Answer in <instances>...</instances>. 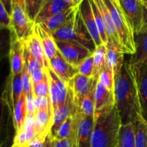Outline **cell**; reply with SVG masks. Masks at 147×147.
<instances>
[{
  "instance_id": "24",
  "label": "cell",
  "mask_w": 147,
  "mask_h": 147,
  "mask_svg": "<svg viewBox=\"0 0 147 147\" xmlns=\"http://www.w3.org/2000/svg\"><path fill=\"white\" fill-rule=\"evenodd\" d=\"M76 128H77V121L76 115L70 116L62 122L57 128L55 131L51 132L52 136L57 139H64L70 138L76 135Z\"/></svg>"
},
{
  "instance_id": "31",
  "label": "cell",
  "mask_w": 147,
  "mask_h": 147,
  "mask_svg": "<svg viewBox=\"0 0 147 147\" xmlns=\"http://www.w3.org/2000/svg\"><path fill=\"white\" fill-rule=\"evenodd\" d=\"M90 4H91L92 10H93V14H94L95 19H96V24H97L98 28L99 33H100V37H101L102 41L103 44H107L108 43V37L106 35V30H105L104 22H103V19L102 17L101 12L100 11L98 6L95 0H90Z\"/></svg>"
},
{
  "instance_id": "11",
  "label": "cell",
  "mask_w": 147,
  "mask_h": 147,
  "mask_svg": "<svg viewBox=\"0 0 147 147\" xmlns=\"http://www.w3.org/2000/svg\"><path fill=\"white\" fill-rule=\"evenodd\" d=\"M77 113L76 102L71 88L67 85V95L65 101L63 105L57 107L54 111L53 118V127L51 132L57 129V127L64 122L68 117L73 116Z\"/></svg>"
},
{
  "instance_id": "43",
  "label": "cell",
  "mask_w": 147,
  "mask_h": 147,
  "mask_svg": "<svg viewBox=\"0 0 147 147\" xmlns=\"http://www.w3.org/2000/svg\"><path fill=\"white\" fill-rule=\"evenodd\" d=\"M47 139V138H46ZM46 139H42L36 136L32 141L30 142L28 147H45L46 145Z\"/></svg>"
},
{
  "instance_id": "9",
  "label": "cell",
  "mask_w": 147,
  "mask_h": 147,
  "mask_svg": "<svg viewBox=\"0 0 147 147\" xmlns=\"http://www.w3.org/2000/svg\"><path fill=\"white\" fill-rule=\"evenodd\" d=\"M77 128H76V141L77 147H91L90 141L94 128L95 118L77 112L76 114Z\"/></svg>"
},
{
  "instance_id": "34",
  "label": "cell",
  "mask_w": 147,
  "mask_h": 147,
  "mask_svg": "<svg viewBox=\"0 0 147 147\" xmlns=\"http://www.w3.org/2000/svg\"><path fill=\"white\" fill-rule=\"evenodd\" d=\"M33 93L35 97H50V82L45 68V74L42 80L32 84Z\"/></svg>"
},
{
  "instance_id": "28",
  "label": "cell",
  "mask_w": 147,
  "mask_h": 147,
  "mask_svg": "<svg viewBox=\"0 0 147 147\" xmlns=\"http://www.w3.org/2000/svg\"><path fill=\"white\" fill-rule=\"evenodd\" d=\"M116 147H135L134 131L132 122L121 125Z\"/></svg>"
},
{
  "instance_id": "16",
  "label": "cell",
  "mask_w": 147,
  "mask_h": 147,
  "mask_svg": "<svg viewBox=\"0 0 147 147\" xmlns=\"http://www.w3.org/2000/svg\"><path fill=\"white\" fill-rule=\"evenodd\" d=\"M106 65L113 71L114 78L119 74L124 63V53L119 46L111 41H108L106 44Z\"/></svg>"
},
{
  "instance_id": "27",
  "label": "cell",
  "mask_w": 147,
  "mask_h": 147,
  "mask_svg": "<svg viewBox=\"0 0 147 147\" xmlns=\"http://www.w3.org/2000/svg\"><path fill=\"white\" fill-rule=\"evenodd\" d=\"M97 81H96V82H97ZM96 82L93 86V89L90 90V92L88 95H86L83 98L76 102L77 112H80V113L87 115V116H95L94 91Z\"/></svg>"
},
{
  "instance_id": "22",
  "label": "cell",
  "mask_w": 147,
  "mask_h": 147,
  "mask_svg": "<svg viewBox=\"0 0 147 147\" xmlns=\"http://www.w3.org/2000/svg\"><path fill=\"white\" fill-rule=\"evenodd\" d=\"M23 42H24V47L27 49V50L37 60H38L43 66L45 67L47 65V58L45 54L44 49H43L40 37L36 33L35 30L32 35L23 40Z\"/></svg>"
},
{
  "instance_id": "12",
  "label": "cell",
  "mask_w": 147,
  "mask_h": 147,
  "mask_svg": "<svg viewBox=\"0 0 147 147\" xmlns=\"http://www.w3.org/2000/svg\"><path fill=\"white\" fill-rule=\"evenodd\" d=\"M80 13L85 25L87 27L90 36L94 41L96 47L103 44L96 24L90 0H83L80 6Z\"/></svg>"
},
{
  "instance_id": "17",
  "label": "cell",
  "mask_w": 147,
  "mask_h": 147,
  "mask_svg": "<svg viewBox=\"0 0 147 147\" xmlns=\"http://www.w3.org/2000/svg\"><path fill=\"white\" fill-rule=\"evenodd\" d=\"M34 30L38 37H40L47 60H50L58 52V48L53 34L49 30H47L41 23H37V24L35 23Z\"/></svg>"
},
{
  "instance_id": "6",
  "label": "cell",
  "mask_w": 147,
  "mask_h": 147,
  "mask_svg": "<svg viewBox=\"0 0 147 147\" xmlns=\"http://www.w3.org/2000/svg\"><path fill=\"white\" fill-rule=\"evenodd\" d=\"M55 42L58 50L63 57L76 66L93 53L90 49L78 42L59 40H55Z\"/></svg>"
},
{
  "instance_id": "23",
  "label": "cell",
  "mask_w": 147,
  "mask_h": 147,
  "mask_svg": "<svg viewBox=\"0 0 147 147\" xmlns=\"http://www.w3.org/2000/svg\"><path fill=\"white\" fill-rule=\"evenodd\" d=\"M136 69L138 73L142 114L144 118L147 121V63L142 67Z\"/></svg>"
},
{
  "instance_id": "7",
  "label": "cell",
  "mask_w": 147,
  "mask_h": 147,
  "mask_svg": "<svg viewBox=\"0 0 147 147\" xmlns=\"http://www.w3.org/2000/svg\"><path fill=\"white\" fill-rule=\"evenodd\" d=\"M119 4L129 20L135 36L143 28V7L141 0H119Z\"/></svg>"
},
{
  "instance_id": "38",
  "label": "cell",
  "mask_w": 147,
  "mask_h": 147,
  "mask_svg": "<svg viewBox=\"0 0 147 147\" xmlns=\"http://www.w3.org/2000/svg\"><path fill=\"white\" fill-rule=\"evenodd\" d=\"M22 78L23 83V93L27 95L32 91V82L30 74L25 63L22 71Z\"/></svg>"
},
{
  "instance_id": "25",
  "label": "cell",
  "mask_w": 147,
  "mask_h": 147,
  "mask_svg": "<svg viewBox=\"0 0 147 147\" xmlns=\"http://www.w3.org/2000/svg\"><path fill=\"white\" fill-rule=\"evenodd\" d=\"M134 131L135 147H147V121L142 115L132 122Z\"/></svg>"
},
{
  "instance_id": "13",
  "label": "cell",
  "mask_w": 147,
  "mask_h": 147,
  "mask_svg": "<svg viewBox=\"0 0 147 147\" xmlns=\"http://www.w3.org/2000/svg\"><path fill=\"white\" fill-rule=\"evenodd\" d=\"M95 115L108 110L115 106L114 93L106 89L98 79L94 91Z\"/></svg>"
},
{
  "instance_id": "40",
  "label": "cell",
  "mask_w": 147,
  "mask_h": 147,
  "mask_svg": "<svg viewBox=\"0 0 147 147\" xmlns=\"http://www.w3.org/2000/svg\"><path fill=\"white\" fill-rule=\"evenodd\" d=\"M34 102H35V106H36V108H37V110L45 109V108H51L52 110H53V108H52V104H51V101H50V97H35L34 96Z\"/></svg>"
},
{
  "instance_id": "39",
  "label": "cell",
  "mask_w": 147,
  "mask_h": 147,
  "mask_svg": "<svg viewBox=\"0 0 147 147\" xmlns=\"http://www.w3.org/2000/svg\"><path fill=\"white\" fill-rule=\"evenodd\" d=\"M52 147H77L76 135L64 139H57L53 137Z\"/></svg>"
},
{
  "instance_id": "18",
  "label": "cell",
  "mask_w": 147,
  "mask_h": 147,
  "mask_svg": "<svg viewBox=\"0 0 147 147\" xmlns=\"http://www.w3.org/2000/svg\"><path fill=\"white\" fill-rule=\"evenodd\" d=\"M73 6L67 4L63 0H45L38 14L35 19V23H40L43 20L58 14Z\"/></svg>"
},
{
  "instance_id": "20",
  "label": "cell",
  "mask_w": 147,
  "mask_h": 147,
  "mask_svg": "<svg viewBox=\"0 0 147 147\" xmlns=\"http://www.w3.org/2000/svg\"><path fill=\"white\" fill-rule=\"evenodd\" d=\"M135 41L136 52L129 61L138 69L147 63V29L135 36Z\"/></svg>"
},
{
  "instance_id": "3",
  "label": "cell",
  "mask_w": 147,
  "mask_h": 147,
  "mask_svg": "<svg viewBox=\"0 0 147 147\" xmlns=\"http://www.w3.org/2000/svg\"><path fill=\"white\" fill-rule=\"evenodd\" d=\"M103 1L110 12L119 35L121 49L124 53L133 55L136 52L135 35L119 0H103Z\"/></svg>"
},
{
  "instance_id": "48",
  "label": "cell",
  "mask_w": 147,
  "mask_h": 147,
  "mask_svg": "<svg viewBox=\"0 0 147 147\" xmlns=\"http://www.w3.org/2000/svg\"><path fill=\"white\" fill-rule=\"evenodd\" d=\"M63 1H65V2L67 3V4H70V5L73 6V0H63Z\"/></svg>"
},
{
  "instance_id": "41",
  "label": "cell",
  "mask_w": 147,
  "mask_h": 147,
  "mask_svg": "<svg viewBox=\"0 0 147 147\" xmlns=\"http://www.w3.org/2000/svg\"><path fill=\"white\" fill-rule=\"evenodd\" d=\"M34 125H35V113L27 112V115L23 124L22 129L25 131H34Z\"/></svg>"
},
{
  "instance_id": "42",
  "label": "cell",
  "mask_w": 147,
  "mask_h": 147,
  "mask_svg": "<svg viewBox=\"0 0 147 147\" xmlns=\"http://www.w3.org/2000/svg\"><path fill=\"white\" fill-rule=\"evenodd\" d=\"M26 101H27V112L30 113H35L37 108L34 102V96L33 93V89L31 92L26 95Z\"/></svg>"
},
{
  "instance_id": "49",
  "label": "cell",
  "mask_w": 147,
  "mask_h": 147,
  "mask_svg": "<svg viewBox=\"0 0 147 147\" xmlns=\"http://www.w3.org/2000/svg\"><path fill=\"white\" fill-rule=\"evenodd\" d=\"M141 1H142V2L143 3V4H146L147 2V0H141Z\"/></svg>"
},
{
  "instance_id": "21",
  "label": "cell",
  "mask_w": 147,
  "mask_h": 147,
  "mask_svg": "<svg viewBox=\"0 0 147 147\" xmlns=\"http://www.w3.org/2000/svg\"><path fill=\"white\" fill-rule=\"evenodd\" d=\"M95 1L97 3L99 9H100V12H101L108 40L109 41L113 42V43H114L115 44L120 47V40H119V35H118L117 31H116V27H115L114 23H113V20H112L111 15L109 9L106 7L103 0H95Z\"/></svg>"
},
{
  "instance_id": "2",
  "label": "cell",
  "mask_w": 147,
  "mask_h": 147,
  "mask_svg": "<svg viewBox=\"0 0 147 147\" xmlns=\"http://www.w3.org/2000/svg\"><path fill=\"white\" fill-rule=\"evenodd\" d=\"M95 123L90 141L91 147H116L121 119L116 105L94 116Z\"/></svg>"
},
{
  "instance_id": "46",
  "label": "cell",
  "mask_w": 147,
  "mask_h": 147,
  "mask_svg": "<svg viewBox=\"0 0 147 147\" xmlns=\"http://www.w3.org/2000/svg\"><path fill=\"white\" fill-rule=\"evenodd\" d=\"M52 145H53V137H52L51 133H50L46 139L45 147H52Z\"/></svg>"
},
{
  "instance_id": "1",
  "label": "cell",
  "mask_w": 147,
  "mask_h": 147,
  "mask_svg": "<svg viewBox=\"0 0 147 147\" xmlns=\"http://www.w3.org/2000/svg\"><path fill=\"white\" fill-rule=\"evenodd\" d=\"M115 104L122 124L131 123L142 114L138 73L130 61H124L114 78Z\"/></svg>"
},
{
  "instance_id": "36",
  "label": "cell",
  "mask_w": 147,
  "mask_h": 147,
  "mask_svg": "<svg viewBox=\"0 0 147 147\" xmlns=\"http://www.w3.org/2000/svg\"><path fill=\"white\" fill-rule=\"evenodd\" d=\"M76 67L78 70L79 74H81L88 77H93L94 64H93V55L82 61L79 64L77 65Z\"/></svg>"
},
{
  "instance_id": "19",
  "label": "cell",
  "mask_w": 147,
  "mask_h": 147,
  "mask_svg": "<svg viewBox=\"0 0 147 147\" xmlns=\"http://www.w3.org/2000/svg\"><path fill=\"white\" fill-rule=\"evenodd\" d=\"M80 7H71L58 14L41 22V24L50 33H53L69 21L78 11Z\"/></svg>"
},
{
  "instance_id": "32",
  "label": "cell",
  "mask_w": 147,
  "mask_h": 147,
  "mask_svg": "<svg viewBox=\"0 0 147 147\" xmlns=\"http://www.w3.org/2000/svg\"><path fill=\"white\" fill-rule=\"evenodd\" d=\"M98 79L106 89L114 93V75L110 68L106 65L99 73Z\"/></svg>"
},
{
  "instance_id": "30",
  "label": "cell",
  "mask_w": 147,
  "mask_h": 147,
  "mask_svg": "<svg viewBox=\"0 0 147 147\" xmlns=\"http://www.w3.org/2000/svg\"><path fill=\"white\" fill-rule=\"evenodd\" d=\"M36 137L35 131H25L23 129L16 133L11 147H28L30 142Z\"/></svg>"
},
{
  "instance_id": "35",
  "label": "cell",
  "mask_w": 147,
  "mask_h": 147,
  "mask_svg": "<svg viewBox=\"0 0 147 147\" xmlns=\"http://www.w3.org/2000/svg\"><path fill=\"white\" fill-rule=\"evenodd\" d=\"M44 1L45 0H25L26 12L34 22Z\"/></svg>"
},
{
  "instance_id": "37",
  "label": "cell",
  "mask_w": 147,
  "mask_h": 147,
  "mask_svg": "<svg viewBox=\"0 0 147 147\" xmlns=\"http://www.w3.org/2000/svg\"><path fill=\"white\" fill-rule=\"evenodd\" d=\"M11 26V17L4 6L0 2V27L1 29L10 30Z\"/></svg>"
},
{
  "instance_id": "5",
  "label": "cell",
  "mask_w": 147,
  "mask_h": 147,
  "mask_svg": "<svg viewBox=\"0 0 147 147\" xmlns=\"http://www.w3.org/2000/svg\"><path fill=\"white\" fill-rule=\"evenodd\" d=\"M11 17V26L9 32L19 40H24L33 34L35 22L30 19L25 10L20 5L14 4Z\"/></svg>"
},
{
  "instance_id": "10",
  "label": "cell",
  "mask_w": 147,
  "mask_h": 147,
  "mask_svg": "<svg viewBox=\"0 0 147 147\" xmlns=\"http://www.w3.org/2000/svg\"><path fill=\"white\" fill-rule=\"evenodd\" d=\"M9 61L11 77L22 73L24 66V46L23 40H20L10 33Z\"/></svg>"
},
{
  "instance_id": "4",
  "label": "cell",
  "mask_w": 147,
  "mask_h": 147,
  "mask_svg": "<svg viewBox=\"0 0 147 147\" xmlns=\"http://www.w3.org/2000/svg\"><path fill=\"white\" fill-rule=\"evenodd\" d=\"M55 40L78 42L94 51L96 45L81 18L80 8L76 14L62 27L52 33Z\"/></svg>"
},
{
  "instance_id": "8",
  "label": "cell",
  "mask_w": 147,
  "mask_h": 147,
  "mask_svg": "<svg viewBox=\"0 0 147 147\" xmlns=\"http://www.w3.org/2000/svg\"><path fill=\"white\" fill-rule=\"evenodd\" d=\"M47 63L54 73L67 84L79 74L77 67L67 61L59 50L53 59L47 61Z\"/></svg>"
},
{
  "instance_id": "15",
  "label": "cell",
  "mask_w": 147,
  "mask_h": 147,
  "mask_svg": "<svg viewBox=\"0 0 147 147\" xmlns=\"http://www.w3.org/2000/svg\"><path fill=\"white\" fill-rule=\"evenodd\" d=\"M98 80V77H88L78 74L67 85L71 88L75 98V102L83 98L90 92Z\"/></svg>"
},
{
  "instance_id": "14",
  "label": "cell",
  "mask_w": 147,
  "mask_h": 147,
  "mask_svg": "<svg viewBox=\"0 0 147 147\" xmlns=\"http://www.w3.org/2000/svg\"><path fill=\"white\" fill-rule=\"evenodd\" d=\"M53 112L51 108L37 110L35 112L34 131L36 136L45 140L51 133Z\"/></svg>"
},
{
  "instance_id": "44",
  "label": "cell",
  "mask_w": 147,
  "mask_h": 147,
  "mask_svg": "<svg viewBox=\"0 0 147 147\" xmlns=\"http://www.w3.org/2000/svg\"><path fill=\"white\" fill-rule=\"evenodd\" d=\"M0 2L2 3L6 10H7V12H8L10 14V15H11V12H12L13 5H14L13 0H0Z\"/></svg>"
},
{
  "instance_id": "45",
  "label": "cell",
  "mask_w": 147,
  "mask_h": 147,
  "mask_svg": "<svg viewBox=\"0 0 147 147\" xmlns=\"http://www.w3.org/2000/svg\"><path fill=\"white\" fill-rule=\"evenodd\" d=\"M143 4V28H142V32L147 29V2Z\"/></svg>"
},
{
  "instance_id": "29",
  "label": "cell",
  "mask_w": 147,
  "mask_h": 147,
  "mask_svg": "<svg viewBox=\"0 0 147 147\" xmlns=\"http://www.w3.org/2000/svg\"><path fill=\"white\" fill-rule=\"evenodd\" d=\"M106 51H107V48L106 44H101L95 48L93 53V64H94L93 77H98L100 71L106 66Z\"/></svg>"
},
{
  "instance_id": "47",
  "label": "cell",
  "mask_w": 147,
  "mask_h": 147,
  "mask_svg": "<svg viewBox=\"0 0 147 147\" xmlns=\"http://www.w3.org/2000/svg\"><path fill=\"white\" fill-rule=\"evenodd\" d=\"M13 3L18 4L25 10V0H13Z\"/></svg>"
},
{
  "instance_id": "26",
  "label": "cell",
  "mask_w": 147,
  "mask_h": 147,
  "mask_svg": "<svg viewBox=\"0 0 147 147\" xmlns=\"http://www.w3.org/2000/svg\"><path fill=\"white\" fill-rule=\"evenodd\" d=\"M27 115L26 95L24 93L20 100L14 105L13 108V122L16 133L21 131L23 128L24 120Z\"/></svg>"
},
{
  "instance_id": "33",
  "label": "cell",
  "mask_w": 147,
  "mask_h": 147,
  "mask_svg": "<svg viewBox=\"0 0 147 147\" xmlns=\"http://www.w3.org/2000/svg\"><path fill=\"white\" fill-rule=\"evenodd\" d=\"M11 99L14 108V105L20 100L23 94V83L22 73L11 77Z\"/></svg>"
}]
</instances>
